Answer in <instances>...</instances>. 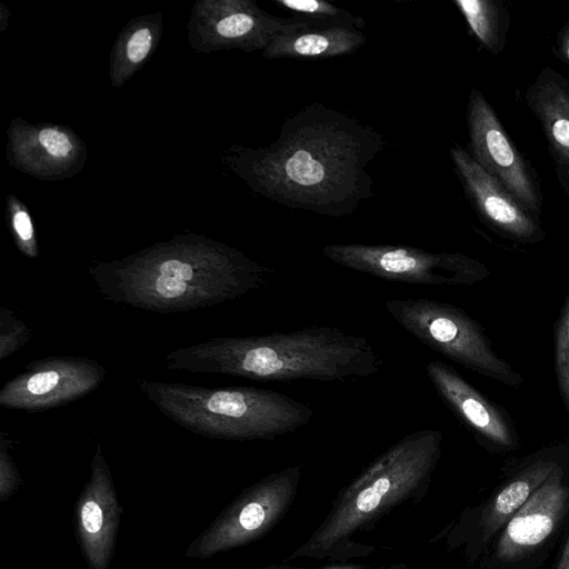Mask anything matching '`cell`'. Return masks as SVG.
Returning a JSON list of instances; mask_svg holds the SVG:
<instances>
[{
	"label": "cell",
	"mask_w": 569,
	"mask_h": 569,
	"mask_svg": "<svg viewBox=\"0 0 569 569\" xmlns=\"http://www.w3.org/2000/svg\"><path fill=\"white\" fill-rule=\"evenodd\" d=\"M383 146L375 128L312 102L283 121L269 147L250 152L247 169L276 203L339 218L373 196L367 167Z\"/></svg>",
	"instance_id": "6da1fadb"
},
{
	"label": "cell",
	"mask_w": 569,
	"mask_h": 569,
	"mask_svg": "<svg viewBox=\"0 0 569 569\" xmlns=\"http://www.w3.org/2000/svg\"><path fill=\"white\" fill-rule=\"evenodd\" d=\"M271 272L238 250L198 241L152 248L88 270L104 300L160 313L234 300L266 286Z\"/></svg>",
	"instance_id": "7a4b0ae2"
},
{
	"label": "cell",
	"mask_w": 569,
	"mask_h": 569,
	"mask_svg": "<svg viewBox=\"0 0 569 569\" xmlns=\"http://www.w3.org/2000/svg\"><path fill=\"white\" fill-rule=\"evenodd\" d=\"M166 368L257 381H343L380 371L370 341L337 327L262 336L219 337L168 352Z\"/></svg>",
	"instance_id": "3957f363"
},
{
	"label": "cell",
	"mask_w": 569,
	"mask_h": 569,
	"mask_svg": "<svg viewBox=\"0 0 569 569\" xmlns=\"http://www.w3.org/2000/svg\"><path fill=\"white\" fill-rule=\"evenodd\" d=\"M442 435L412 431L377 457L337 496L325 520L289 559L351 552V537L393 507L421 495L441 456Z\"/></svg>",
	"instance_id": "277c9868"
},
{
	"label": "cell",
	"mask_w": 569,
	"mask_h": 569,
	"mask_svg": "<svg viewBox=\"0 0 569 569\" xmlns=\"http://www.w3.org/2000/svg\"><path fill=\"white\" fill-rule=\"evenodd\" d=\"M139 389L178 426L203 437L273 440L309 423L313 410L269 389L203 387L138 379Z\"/></svg>",
	"instance_id": "5b68a950"
},
{
	"label": "cell",
	"mask_w": 569,
	"mask_h": 569,
	"mask_svg": "<svg viewBox=\"0 0 569 569\" xmlns=\"http://www.w3.org/2000/svg\"><path fill=\"white\" fill-rule=\"evenodd\" d=\"M389 315L421 343L446 358L517 387L522 378L490 347L481 327L462 309L427 298L391 299Z\"/></svg>",
	"instance_id": "8992f818"
},
{
	"label": "cell",
	"mask_w": 569,
	"mask_h": 569,
	"mask_svg": "<svg viewBox=\"0 0 569 569\" xmlns=\"http://www.w3.org/2000/svg\"><path fill=\"white\" fill-rule=\"evenodd\" d=\"M322 254L341 267L388 281L429 286H470L488 276L479 261L462 254L409 246L326 244Z\"/></svg>",
	"instance_id": "52a82bcc"
},
{
	"label": "cell",
	"mask_w": 569,
	"mask_h": 569,
	"mask_svg": "<svg viewBox=\"0 0 569 569\" xmlns=\"http://www.w3.org/2000/svg\"><path fill=\"white\" fill-rule=\"evenodd\" d=\"M300 478L301 466H292L247 488L190 543L184 556L203 560L261 538L289 510Z\"/></svg>",
	"instance_id": "ba28073f"
},
{
	"label": "cell",
	"mask_w": 569,
	"mask_h": 569,
	"mask_svg": "<svg viewBox=\"0 0 569 569\" xmlns=\"http://www.w3.org/2000/svg\"><path fill=\"white\" fill-rule=\"evenodd\" d=\"M106 368L86 357L58 356L29 362L0 390V406L41 411L66 406L97 389Z\"/></svg>",
	"instance_id": "9c48e42d"
},
{
	"label": "cell",
	"mask_w": 569,
	"mask_h": 569,
	"mask_svg": "<svg viewBox=\"0 0 569 569\" xmlns=\"http://www.w3.org/2000/svg\"><path fill=\"white\" fill-rule=\"evenodd\" d=\"M469 154L532 216L541 201L532 174L486 97L472 89L467 102Z\"/></svg>",
	"instance_id": "30bf717a"
},
{
	"label": "cell",
	"mask_w": 569,
	"mask_h": 569,
	"mask_svg": "<svg viewBox=\"0 0 569 569\" xmlns=\"http://www.w3.org/2000/svg\"><path fill=\"white\" fill-rule=\"evenodd\" d=\"M121 512L109 465L98 443L74 511L76 535L89 569H109Z\"/></svg>",
	"instance_id": "8fae6325"
},
{
	"label": "cell",
	"mask_w": 569,
	"mask_h": 569,
	"mask_svg": "<svg viewBox=\"0 0 569 569\" xmlns=\"http://www.w3.org/2000/svg\"><path fill=\"white\" fill-rule=\"evenodd\" d=\"M450 157L468 199L486 222L521 242H536L543 238L532 214L496 178L487 173L465 148L452 146Z\"/></svg>",
	"instance_id": "7c38bea8"
},
{
	"label": "cell",
	"mask_w": 569,
	"mask_h": 569,
	"mask_svg": "<svg viewBox=\"0 0 569 569\" xmlns=\"http://www.w3.org/2000/svg\"><path fill=\"white\" fill-rule=\"evenodd\" d=\"M426 372L446 406L469 429L501 447H511L515 435L506 415L487 400L450 366L429 361Z\"/></svg>",
	"instance_id": "4fadbf2b"
},
{
	"label": "cell",
	"mask_w": 569,
	"mask_h": 569,
	"mask_svg": "<svg viewBox=\"0 0 569 569\" xmlns=\"http://www.w3.org/2000/svg\"><path fill=\"white\" fill-rule=\"evenodd\" d=\"M567 499L561 470L556 468L509 521L497 548L498 558L512 560L541 543L553 530Z\"/></svg>",
	"instance_id": "5bb4252c"
},
{
	"label": "cell",
	"mask_w": 569,
	"mask_h": 569,
	"mask_svg": "<svg viewBox=\"0 0 569 569\" xmlns=\"http://www.w3.org/2000/svg\"><path fill=\"white\" fill-rule=\"evenodd\" d=\"M525 101L540 122L558 166L569 167V79L546 67L527 88Z\"/></svg>",
	"instance_id": "9a60e30c"
},
{
	"label": "cell",
	"mask_w": 569,
	"mask_h": 569,
	"mask_svg": "<svg viewBox=\"0 0 569 569\" xmlns=\"http://www.w3.org/2000/svg\"><path fill=\"white\" fill-rule=\"evenodd\" d=\"M306 23L276 34L263 50L269 59H328L348 56L360 49L366 36L358 29Z\"/></svg>",
	"instance_id": "2e32d148"
},
{
	"label": "cell",
	"mask_w": 569,
	"mask_h": 569,
	"mask_svg": "<svg viewBox=\"0 0 569 569\" xmlns=\"http://www.w3.org/2000/svg\"><path fill=\"white\" fill-rule=\"evenodd\" d=\"M555 469L551 462H538L503 488L486 518V533L490 536L508 517L518 511Z\"/></svg>",
	"instance_id": "e0dca14e"
},
{
	"label": "cell",
	"mask_w": 569,
	"mask_h": 569,
	"mask_svg": "<svg viewBox=\"0 0 569 569\" xmlns=\"http://www.w3.org/2000/svg\"><path fill=\"white\" fill-rule=\"evenodd\" d=\"M470 31L492 53L505 47V18L502 10L491 0L453 1Z\"/></svg>",
	"instance_id": "ac0fdd59"
},
{
	"label": "cell",
	"mask_w": 569,
	"mask_h": 569,
	"mask_svg": "<svg viewBox=\"0 0 569 569\" xmlns=\"http://www.w3.org/2000/svg\"><path fill=\"white\" fill-rule=\"evenodd\" d=\"M282 10L292 14V19L313 24L337 26L350 29H362L363 18L355 16L333 3L325 0H274Z\"/></svg>",
	"instance_id": "d6986e66"
},
{
	"label": "cell",
	"mask_w": 569,
	"mask_h": 569,
	"mask_svg": "<svg viewBox=\"0 0 569 569\" xmlns=\"http://www.w3.org/2000/svg\"><path fill=\"white\" fill-rule=\"evenodd\" d=\"M556 371L559 390L569 411V295L556 327Z\"/></svg>",
	"instance_id": "ffe728a7"
},
{
	"label": "cell",
	"mask_w": 569,
	"mask_h": 569,
	"mask_svg": "<svg viewBox=\"0 0 569 569\" xmlns=\"http://www.w3.org/2000/svg\"><path fill=\"white\" fill-rule=\"evenodd\" d=\"M32 331L29 325L17 318L7 307L0 308V360L3 361L29 342Z\"/></svg>",
	"instance_id": "44dd1931"
},
{
	"label": "cell",
	"mask_w": 569,
	"mask_h": 569,
	"mask_svg": "<svg viewBox=\"0 0 569 569\" xmlns=\"http://www.w3.org/2000/svg\"><path fill=\"white\" fill-rule=\"evenodd\" d=\"M13 440L6 432L0 436V501L8 500L21 485V476L11 456Z\"/></svg>",
	"instance_id": "7402d4cb"
},
{
	"label": "cell",
	"mask_w": 569,
	"mask_h": 569,
	"mask_svg": "<svg viewBox=\"0 0 569 569\" xmlns=\"http://www.w3.org/2000/svg\"><path fill=\"white\" fill-rule=\"evenodd\" d=\"M40 144L46 148L47 152L56 158H64L72 150L70 138L61 131L53 128H46L38 136Z\"/></svg>",
	"instance_id": "603a6c76"
},
{
	"label": "cell",
	"mask_w": 569,
	"mask_h": 569,
	"mask_svg": "<svg viewBox=\"0 0 569 569\" xmlns=\"http://www.w3.org/2000/svg\"><path fill=\"white\" fill-rule=\"evenodd\" d=\"M13 229L21 250L29 257H37L34 246V230L29 214L26 211H17L12 219Z\"/></svg>",
	"instance_id": "cb8c5ba5"
},
{
	"label": "cell",
	"mask_w": 569,
	"mask_h": 569,
	"mask_svg": "<svg viewBox=\"0 0 569 569\" xmlns=\"http://www.w3.org/2000/svg\"><path fill=\"white\" fill-rule=\"evenodd\" d=\"M152 37L148 28H140L133 32L127 44V56L131 62H140L151 49Z\"/></svg>",
	"instance_id": "d4e9b609"
},
{
	"label": "cell",
	"mask_w": 569,
	"mask_h": 569,
	"mask_svg": "<svg viewBox=\"0 0 569 569\" xmlns=\"http://www.w3.org/2000/svg\"><path fill=\"white\" fill-rule=\"evenodd\" d=\"M558 53L569 63V24L566 26L559 34Z\"/></svg>",
	"instance_id": "484cf974"
},
{
	"label": "cell",
	"mask_w": 569,
	"mask_h": 569,
	"mask_svg": "<svg viewBox=\"0 0 569 569\" xmlns=\"http://www.w3.org/2000/svg\"><path fill=\"white\" fill-rule=\"evenodd\" d=\"M559 180L569 196V167L557 166Z\"/></svg>",
	"instance_id": "4316f807"
},
{
	"label": "cell",
	"mask_w": 569,
	"mask_h": 569,
	"mask_svg": "<svg viewBox=\"0 0 569 569\" xmlns=\"http://www.w3.org/2000/svg\"><path fill=\"white\" fill-rule=\"evenodd\" d=\"M557 569H569V535Z\"/></svg>",
	"instance_id": "83f0119b"
},
{
	"label": "cell",
	"mask_w": 569,
	"mask_h": 569,
	"mask_svg": "<svg viewBox=\"0 0 569 569\" xmlns=\"http://www.w3.org/2000/svg\"><path fill=\"white\" fill-rule=\"evenodd\" d=\"M320 569H362V568L356 567V566H332V567L320 568Z\"/></svg>",
	"instance_id": "f1b7e54d"
}]
</instances>
